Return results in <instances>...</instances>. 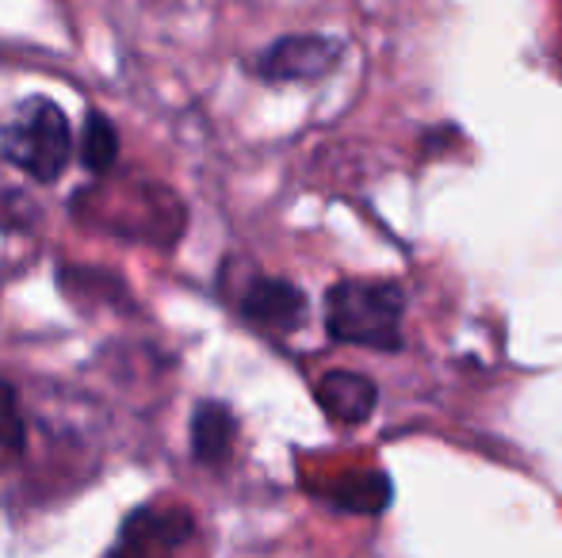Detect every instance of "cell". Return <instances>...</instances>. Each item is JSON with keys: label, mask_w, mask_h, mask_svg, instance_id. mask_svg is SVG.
Here are the masks:
<instances>
[{"label": "cell", "mask_w": 562, "mask_h": 558, "mask_svg": "<svg viewBox=\"0 0 562 558\" xmlns=\"http://www.w3.org/2000/svg\"><path fill=\"white\" fill-rule=\"evenodd\" d=\"M402 310L406 291L394 280H340L326 291V329L340 344L402 349Z\"/></svg>", "instance_id": "obj_1"}, {"label": "cell", "mask_w": 562, "mask_h": 558, "mask_svg": "<svg viewBox=\"0 0 562 558\" xmlns=\"http://www.w3.org/2000/svg\"><path fill=\"white\" fill-rule=\"evenodd\" d=\"M0 153L35 184H54L74 157V130L50 96H27L0 127Z\"/></svg>", "instance_id": "obj_2"}, {"label": "cell", "mask_w": 562, "mask_h": 558, "mask_svg": "<svg viewBox=\"0 0 562 558\" xmlns=\"http://www.w3.org/2000/svg\"><path fill=\"white\" fill-rule=\"evenodd\" d=\"M345 43L334 35H283L257 58V77L272 84L318 81L340 61Z\"/></svg>", "instance_id": "obj_3"}, {"label": "cell", "mask_w": 562, "mask_h": 558, "mask_svg": "<svg viewBox=\"0 0 562 558\" xmlns=\"http://www.w3.org/2000/svg\"><path fill=\"white\" fill-rule=\"evenodd\" d=\"M241 318L252 321L257 329L268 333H295L306 321V295L303 287H295L291 280H276V276H252L245 283L241 298Z\"/></svg>", "instance_id": "obj_4"}, {"label": "cell", "mask_w": 562, "mask_h": 558, "mask_svg": "<svg viewBox=\"0 0 562 558\" xmlns=\"http://www.w3.org/2000/svg\"><path fill=\"white\" fill-rule=\"evenodd\" d=\"M314 398H318L322 413L337 424H363L375 413L379 402V387L360 372H326L318 383H314Z\"/></svg>", "instance_id": "obj_5"}, {"label": "cell", "mask_w": 562, "mask_h": 558, "mask_svg": "<svg viewBox=\"0 0 562 558\" xmlns=\"http://www.w3.org/2000/svg\"><path fill=\"white\" fill-rule=\"evenodd\" d=\"M195 521L188 509H154L142 505L119 528V539L126 544H142V547H157V551H177L184 539H192Z\"/></svg>", "instance_id": "obj_6"}, {"label": "cell", "mask_w": 562, "mask_h": 558, "mask_svg": "<svg viewBox=\"0 0 562 558\" xmlns=\"http://www.w3.org/2000/svg\"><path fill=\"white\" fill-rule=\"evenodd\" d=\"M234 440H237V418L226 402H200L192 410V455L195 463L203 467H223L234 452Z\"/></svg>", "instance_id": "obj_7"}, {"label": "cell", "mask_w": 562, "mask_h": 558, "mask_svg": "<svg viewBox=\"0 0 562 558\" xmlns=\"http://www.w3.org/2000/svg\"><path fill=\"white\" fill-rule=\"evenodd\" d=\"M329 501H334L337 509H345V513L379 516L391 505V478H386L383 470H352V475L334 482Z\"/></svg>", "instance_id": "obj_8"}, {"label": "cell", "mask_w": 562, "mask_h": 558, "mask_svg": "<svg viewBox=\"0 0 562 558\" xmlns=\"http://www.w3.org/2000/svg\"><path fill=\"white\" fill-rule=\"evenodd\" d=\"M81 164L97 176L115 169L119 161V130L115 123L108 119L104 112H89L85 115V127H81Z\"/></svg>", "instance_id": "obj_9"}, {"label": "cell", "mask_w": 562, "mask_h": 558, "mask_svg": "<svg viewBox=\"0 0 562 558\" xmlns=\"http://www.w3.org/2000/svg\"><path fill=\"white\" fill-rule=\"evenodd\" d=\"M23 444H27V421L20 410V395L12 383L0 379V447L15 455L23 452Z\"/></svg>", "instance_id": "obj_10"}]
</instances>
